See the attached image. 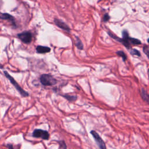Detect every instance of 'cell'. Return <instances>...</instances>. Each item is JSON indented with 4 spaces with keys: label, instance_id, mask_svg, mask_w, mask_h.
<instances>
[{
    "label": "cell",
    "instance_id": "1",
    "mask_svg": "<svg viewBox=\"0 0 149 149\" xmlns=\"http://www.w3.org/2000/svg\"><path fill=\"white\" fill-rule=\"evenodd\" d=\"M118 41L120 42L126 48H127L128 49L132 48L131 44L133 45H139L141 44L140 40L132 38L129 37L128 32L126 30H124L122 31V38H119Z\"/></svg>",
    "mask_w": 149,
    "mask_h": 149
},
{
    "label": "cell",
    "instance_id": "2",
    "mask_svg": "<svg viewBox=\"0 0 149 149\" xmlns=\"http://www.w3.org/2000/svg\"><path fill=\"white\" fill-rule=\"evenodd\" d=\"M4 73V74L5 76H6V77L7 79H9V80L10 81V82L13 84V86L15 87V88L17 90V91L20 93V94L23 97H28L29 96V93L26 91L25 90H24L19 85V84L16 82V81L14 79V78L13 77H12L9 74V73L7 72V71H4L3 72Z\"/></svg>",
    "mask_w": 149,
    "mask_h": 149
},
{
    "label": "cell",
    "instance_id": "3",
    "mask_svg": "<svg viewBox=\"0 0 149 149\" xmlns=\"http://www.w3.org/2000/svg\"><path fill=\"white\" fill-rule=\"evenodd\" d=\"M40 81L41 83L45 86L54 85L56 83V80L49 74H43L40 76Z\"/></svg>",
    "mask_w": 149,
    "mask_h": 149
},
{
    "label": "cell",
    "instance_id": "4",
    "mask_svg": "<svg viewBox=\"0 0 149 149\" xmlns=\"http://www.w3.org/2000/svg\"><path fill=\"white\" fill-rule=\"evenodd\" d=\"M90 134L92 135L93 139H94L97 145L100 149H107L106 144L104 141L96 131L92 130L90 131Z\"/></svg>",
    "mask_w": 149,
    "mask_h": 149
},
{
    "label": "cell",
    "instance_id": "5",
    "mask_svg": "<svg viewBox=\"0 0 149 149\" xmlns=\"http://www.w3.org/2000/svg\"><path fill=\"white\" fill-rule=\"evenodd\" d=\"M32 136L35 138H41L42 140H47L49 138V134L48 131L40 129H36L34 130L32 133Z\"/></svg>",
    "mask_w": 149,
    "mask_h": 149
},
{
    "label": "cell",
    "instance_id": "6",
    "mask_svg": "<svg viewBox=\"0 0 149 149\" xmlns=\"http://www.w3.org/2000/svg\"><path fill=\"white\" fill-rule=\"evenodd\" d=\"M17 37L24 43L29 44L32 40V34L29 31H24L17 34Z\"/></svg>",
    "mask_w": 149,
    "mask_h": 149
},
{
    "label": "cell",
    "instance_id": "7",
    "mask_svg": "<svg viewBox=\"0 0 149 149\" xmlns=\"http://www.w3.org/2000/svg\"><path fill=\"white\" fill-rule=\"evenodd\" d=\"M54 22H55V24L58 27H59L61 29H62L63 30H65V31H66L68 32H70V29L69 27V26L67 25L65 22H63L61 20L58 19V18H55V19H54Z\"/></svg>",
    "mask_w": 149,
    "mask_h": 149
},
{
    "label": "cell",
    "instance_id": "8",
    "mask_svg": "<svg viewBox=\"0 0 149 149\" xmlns=\"http://www.w3.org/2000/svg\"><path fill=\"white\" fill-rule=\"evenodd\" d=\"M0 18L3 20H9L11 22L13 25H15V17L8 13H2L0 12Z\"/></svg>",
    "mask_w": 149,
    "mask_h": 149
},
{
    "label": "cell",
    "instance_id": "9",
    "mask_svg": "<svg viewBox=\"0 0 149 149\" xmlns=\"http://www.w3.org/2000/svg\"><path fill=\"white\" fill-rule=\"evenodd\" d=\"M51 51V48L48 47L42 46V45H37L36 47V51L39 54H44L49 52Z\"/></svg>",
    "mask_w": 149,
    "mask_h": 149
},
{
    "label": "cell",
    "instance_id": "10",
    "mask_svg": "<svg viewBox=\"0 0 149 149\" xmlns=\"http://www.w3.org/2000/svg\"><path fill=\"white\" fill-rule=\"evenodd\" d=\"M62 96L70 102H73L77 99V96L76 95H70L68 94H66L65 95H63Z\"/></svg>",
    "mask_w": 149,
    "mask_h": 149
},
{
    "label": "cell",
    "instance_id": "11",
    "mask_svg": "<svg viewBox=\"0 0 149 149\" xmlns=\"http://www.w3.org/2000/svg\"><path fill=\"white\" fill-rule=\"evenodd\" d=\"M75 45L77 47V48L79 49H83V44L80 40V39L78 37H76V41H75Z\"/></svg>",
    "mask_w": 149,
    "mask_h": 149
},
{
    "label": "cell",
    "instance_id": "12",
    "mask_svg": "<svg viewBox=\"0 0 149 149\" xmlns=\"http://www.w3.org/2000/svg\"><path fill=\"white\" fill-rule=\"evenodd\" d=\"M141 96H142L143 100L144 101H146L147 102H148V94L147 91L145 89L142 88L141 91Z\"/></svg>",
    "mask_w": 149,
    "mask_h": 149
},
{
    "label": "cell",
    "instance_id": "13",
    "mask_svg": "<svg viewBox=\"0 0 149 149\" xmlns=\"http://www.w3.org/2000/svg\"><path fill=\"white\" fill-rule=\"evenodd\" d=\"M129 52L131 55H136V56H141V54L140 52L136 49L135 48H130L129 49Z\"/></svg>",
    "mask_w": 149,
    "mask_h": 149
},
{
    "label": "cell",
    "instance_id": "14",
    "mask_svg": "<svg viewBox=\"0 0 149 149\" xmlns=\"http://www.w3.org/2000/svg\"><path fill=\"white\" fill-rule=\"evenodd\" d=\"M116 54L117 55H118L119 56H120L122 58L123 61H125L126 60L127 56H126V55L125 54V53L123 51H118L116 52Z\"/></svg>",
    "mask_w": 149,
    "mask_h": 149
},
{
    "label": "cell",
    "instance_id": "15",
    "mask_svg": "<svg viewBox=\"0 0 149 149\" xmlns=\"http://www.w3.org/2000/svg\"><path fill=\"white\" fill-rule=\"evenodd\" d=\"M57 142L59 144L60 148H61L62 149H67V146L65 141L61 140V141H57Z\"/></svg>",
    "mask_w": 149,
    "mask_h": 149
},
{
    "label": "cell",
    "instance_id": "16",
    "mask_svg": "<svg viewBox=\"0 0 149 149\" xmlns=\"http://www.w3.org/2000/svg\"><path fill=\"white\" fill-rule=\"evenodd\" d=\"M110 19V16L108 14V13H105L104 15L103 16V19H102V20L104 22H106L107 21H108Z\"/></svg>",
    "mask_w": 149,
    "mask_h": 149
},
{
    "label": "cell",
    "instance_id": "17",
    "mask_svg": "<svg viewBox=\"0 0 149 149\" xmlns=\"http://www.w3.org/2000/svg\"><path fill=\"white\" fill-rule=\"evenodd\" d=\"M143 49V52L146 54V55L148 57V47L147 45H146L144 46Z\"/></svg>",
    "mask_w": 149,
    "mask_h": 149
},
{
    "label": "cell",
    "instance_id": "18",
    "mask_svg": "<svg viewBox=\"0 0 149 149\" xmlns=\"http://www.w3.org/2000/svg\"><path fill=\"white\" fill-rule=\"evenodd\" d=\"M7 147H8V149H14V148H13V146H12V144H7Z\"/></svg>",
    "mask_w": 149,
    "mask_h": 149
}]
</instances>
